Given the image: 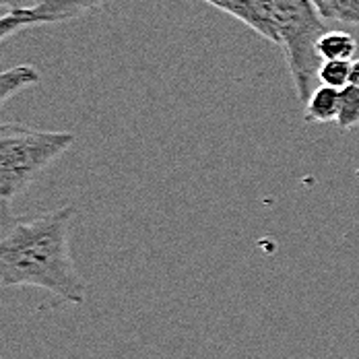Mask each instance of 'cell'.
Wrapping results in <instances>:
<instances>
[{
  "label": "cell",
  "instance_id": "10",
  "mask_svg": "<svg viewBox=\"0 0 359 359\" xmlns=\"http://www.w3.org/2000/svg\"><path fill=\"white\" fill-rule=\"evenodd\" d=\"M337 124L343 130H351L359 126V87L349 83L339 93V116Z\"/></svg>",
  "mask_w": 359,
  "mask_h": 359
},
{
  "label": "cell",
  "instance_id": "5",
  "mask_svg": "<svg viewBox=\"0 0 359 359\" xmlns=\"http://www.w3.org/2000/svg\"><path fill=\"white\" fill-rule=\"evenodd\" d=\"M111 0H37L34 6L27 8L34 25L48 23H65L83 19L100 8H104Z\"/></svg>",
  "mask_w": 359,
  "mask_h": 359
},
{
  "label": "cell",
  "instance_id": "14",
  "mask_svg": "<svg viewBox=\"0 0 359 359\" xmlns=\"http://www.w3.org/2000/svg\"><path fill=\"white\" fill-rule=\"evenodd\" d=\"M351 83H353V85H358V87H359V60H358V62H353V74H351Z\"/></svg>",
  "mask_w": 359,
  "mask_h": 359
},
{
  "label": "cell",
  "instance_id": "6",
  "mask_svg": "<svg viewBox=\"0 0 359 359\" xmlns=\"http://www.w3.org/2000/svg\"><path fill=\"white\" fill-rule=\"evenodd\" d=\"M339 93H341V89H334L328 85H320V87L312 89L310 97L306 100V108H304L306 122H316V124L337 122Z\"/></svg>",
  "mask_w": 359,
  "mask_h": 359
},
{
  "label": "cell",
  "instance_id": "12",
  "mask_svg": "<svg viewBox=\"0 0 359 359\" xmlns=\"http://www.w3.org/2000/svg\"><path fill=\"white\" fill-rule=\"evenodd\" d=\"M25 27H34V21L27 13V8L21 11H8L6 15L0 17V43L11 36H15L17 32L25 29Z\"/></svg>",
  "mask_w": 359,
  "mask_h": 359
},
{
  "label": "cell",
  "instance_id": "8",
  "mask_svg": "<svg viewBox=\"0 0 359 359\" xmlns=\"http://www.w3.org/2000/svg\"><path fill=\"white\" fill-rule=\"evenodd\" d=\"M355 50V39L345 32H326L318 39V52L323 60H353Z\"/></svg>",
  "mask_w": 359,
  "mask_h": 359
},
{
  "label": "cell",
  "instance_id": "9",
  "mask_svg": "<svg viewBox=\"0 0 359 359\" xmlns=\"http://www.w3.org/2000/svg\"><path fill=\"white\" fill-rule=\"evenodd\" d=\"M324 21L359 25V0H312Z\"/></svg>",
  "mask_w": 359,
  "mask_h": 359
},
{
  "label": "cell",
  "instance_id": "11",
  "mask_svg": "<svg viewBox=\"0 0 359 359\" xmlns=\"http://www.w3.org/2000/svg\"><path fill=\"white\" fill-rule=\"evenodd\" d=\"M353 74V60H323L318 69V79L323 85L343 89L351 83Z\"/></svg>",
  "mask_w": 359,
  "mask_h": 359
},
{
  "label": "cell",
  "instance_id": "4",
  "mask_svg": "<svg viewBox=\"0 0 359 359\" xmlns=\"http://www.w3.org/2000/svg\"><path fill=\"white\" fill-rule=\"evenodd\" d=\"M219 11L231 15L254 29L258 36L279 46V27L273 0H203Z\"/></svg>",
  "mask_w": 359,
  "mask_h": 359
},
{
  "label": "cell",
  "instance_id": "7",
  "mask_svg": "<svg viewBox=\"0 0 359 359\" xmlns=\"http://www.w3.org/2000/svg\"><path fill=\"white\" fill-rule=\"evenodd\" d=\"M36 83H39V72L32 65H19V67L0 71V108L11 97H15L17 93H21L23 89Z\"/></svg>",
  "mask_w": 359,
  "mask_h": 359
},
{
  "label": "cell",
  "instance_id": "3",
  "mask_svg": "<svg viewBox=\"0 0 359 359\" xmlns=\"http://www.w3.org/2000/svg\"><path fill=\"white\" fill-rule=\"evenodd\" d=\"M279 27V46L285 52L289 72L299 102L314 89V79L323 65L318 39L328 32L323 15L312 0H273Z\"/></svg>",
  "mask_w": 359,
  "mask_h": 359
},
{
  "label": "cell",
  "instance_id": "2",
  "mask_svg": "<svg viewBox=\"0 0 359 359\" xmlns=\"http://www.w3.org/2000/svg\"><path fill=\"white\" fill-rule=\"evenodd\" d=\"M74 143L72 133L0 124V215Z\"/></svg>",
  "mask_w": 359,
  "mask_h": 359
},
{
  "label": "cell",
  "instance_id": "13",
  "mask_svg": "<svg viewBox=\"0 0 359 359\" xmlns=\"http://www.w3.org/2000/svg\"><path fill=\"white\" fill-rule=\"evenodd\" d=\"M37 0H0V8L6 11H21V8H29L34 6Z\"/></svg>",
  "mask_w": 359,
  "mask_h": 359
},
{
  "label": "cell",
  "instance_id": "1",
  "mask_svg": "<svg viewBox=\"0 0 359 359\" xmlns=\"http://www.w3.org/2000/svg\"><path fill=\"white\" fill-rule=\"evenodd\" d=\"M72 217L71 205L36 215H0V283L46 289L83 304L87 285L71 254Z\"/></svg>",
  "mask_w": 359,
  "mask_h": 359
}]
</instances>
